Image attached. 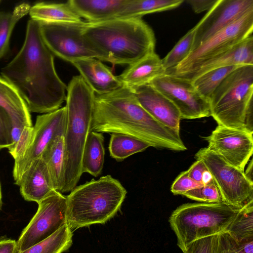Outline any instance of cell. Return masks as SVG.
Masks as SVG:
<instances>
[{"mask_svg":"<svg viewBox=\"0 0 253 253\" xmlns=\"http://www.w3.org/2000/svg\"><path fill=\"white\" fill-rule=\"evenodd\" d=\"M1 74L17 90L30 112L49 113L66 100L67 86L56 72L54 55L43 40L38 21H28L21 49Z\"/></svg>","mask_w":253,"mask_h":253,"instance_id":"1","label":"cell"},{"mask_svg":"<svg viewBox=\"0 0 253 253\" xmlns=\"http://www.w3.org/2000/svg\"><path fill=\"white\" fill-rule=\"evenodd\" d=\"M120 133L150 147L183 151L186 146L177 132L159 122L140 104L133 91L122 87L95 96L90 131Z\"/></svg>","mask_w":253,"mask_h":253,"instance_id":"2","label":"cell"},{"mask_svg":"<svg viewBox=\"0 0 253 253\" xmlns=\"http://www.w3.org/2000/svg\"><path fill=\"white\" fill-rule=\"evenodd\" d=\"M83 33L113 65H130L155 52L153 30L141 18L85 22Z\"/></svg>","mask_w":253,"mask_h":253,"instance_id":"3","label":"cell"},{"mask_svg":"<svg viewBox=\"0 0 253 253\" xmlns=\"http://www.w3.org/2000/svg\"><path fill=\"white\" fill-rule=\"evenodd\" d=\"M95 96L81 75L74 76L67 86L61 193L75 188L83 173V154L90 132Z\"/></svg>","mask_w":253,"mask_h":253,"instance_id":"4","label":"cell"},{"mask_svg":"<svg viewBox=\"0 0 253 253\" xmlns=\"http://www.w3.org/2000/svg\"><path fill=\"white\" fill-rule=\"evenodd\" d=\"M126 190L110 175L76 186L67 198V225L72 230L103 224L120 209Z\"/></svg>","mask_w":253,"mask_h":253,"instance_id":"5","label":"cell"},{"mask_svg":"<svg viewBox=\"0 0 253 253\" xmlns=\"http://www.w3.org/2000/svg\"><path fill=\"white\" fill-rule=\"evenodd\" d=\"M240 210L224 202L187 203L173 211L169 222L183 253L194 241L225 232Z\"/></svg>","mask_w":253,"mask_h":253,"instance_id":"6","label":"cell"},{"mask_svg":"<svg viewBox=\"0 0 253 253\" xmlns=\"http://www.w3.org/2000/svg\"><path fill=\"white\" fill-rule=\"evenodd\" d=\"M253 65L240 66L213 93L211 116L218 125L246 131V115L253 108Z\"/></svg>","mask_w":253,"mask_h":253,"instance_id":"7","label":"cell"},{"mask_svg":"<svg viewBox=\"0 0 253 253\" xmlns=\"http://www.w3.org/2000/svg\"><path fill=\"white\" fill-rule=\"evenodd\" d=\"M85 23L40 22V30L49 50L63 60L71 63L87 58L107 62L105 56L84 34Z\"/></svg>","mask_w":253,"mask_h":253,"instance_id":"8","label":"cell"},{"mask_svg":"<svg viewBox=\"0 0 253 253\" xmlns=\"http://www.w3.org/2000/svg\"><path fill=\"white\" fill-rule=\"evenodd\" d=\"M253 32L252 9L201 44L174 69L166 74L179 76L187 73L203 62L229 50L252 35Z\"/></svg>","mask_w":253,"mask_h":253,"instance_id":"9","label":"cell"},{"mask_svg":"<svg viewBox=\"0 0 253 253\" xmlns=\"http://www.w3.org/2000/svg\"><path fill=\"white\" fill-rule=\"evenodd\" d=\"M195 158L203 162L212 176L224 202L241 209L253 200V182L242 171L230 165L207 147L199 150Z\"/></svg>","mask_w":253,"mask_h":253,"instance_id":"10","label":"cell"},{"mask_svg":"<svg viewBox=\"0 0 253 253\" xmlns=\"http://www.w3.org/2000/svg\"><path fill=\"white\" fill-rule=\"evenodd\" d=\"M38 204L36 213L17 241L19 252L48 238L67 224L66 196L54 190Z\"/></svg>","mask_w":253,"mask_h":253,"instance_id":"11","label":"cell"},{"mask_svg":"<svg viewBox=\"0 0 253 253\" xmlns=\"http://www.w3.org/2000/svg\"><path fill=\"white\" fill-rule=\"evenodd\" d=\"M66 126L65 106L37 116L25 152L19 159L14 160L13 177L15 184L31 164L41 158L45 148L53 139L64 136Z\"/></svg>","mask_w":253,"mask_h":253,"instance_id":"12","label":"cell"},{"mask_svg":"<svg viewBox=\"0 0 253 253\" xmlns=\"http://www.w3.org/2000/svg\"><path fill=\"white\" fill-rule=\"evenodd\" d=\"M150 84L176 107L181 119L211 116L209 101L201 95L191 80L166 74Z\"/></svg>","mask_w":253,"mask_h":253,"instance_id":"13","label":"cell"},{"mask_svg":"<svg viewBox=\"0 0 253 253\" xmlns=\"http://www.w3.org/2000/svg\"><path fill=\"white\" fill-rule=\"evenodd\" d=\"M253 133L218 125L205 137L207 147L234 167L244 171L253 153Z\"/></svg>","mask_w":253,"mask_h":253,"instance_id":"14","label":"cell"},{"mask_svg":"<svg viewBox=\"0 0 253 253\" xmlns=\"http://www.w3.org/2000/svg\"><path fill=\"white\" fill-rule=\"evenodd\" d=\"M252 9H253V0H217L194 26L191 51Z\"/></svg>","mask_w":253,"mask_h":253,"instance_id":"15","label":"cell"},{"mask_svg":"<svg viewBox=\"0 0 253 253\" xmlns=\"http://www.w3.org/2000/svg\"><path fill=\"white\" fill-rule=\"evenodd\" d=\"M142 107L155 119L179 132L180 113L176 107L150 84L129 88Z\"/></svg>","mask_w":253,"mask_h":253,"instance_id":"16","label":"cell"},{"mask_svg":"<svg viewBox=\"0 0 253 253\" xmlns=\"http://www.w3.org/2000/svg\"><path fill=\"white\" fill-rule=\"evenodd\" d=\"M253 65V36H249L229 50L198 65L178 77L191 81L214 69L236 65Z\"/></svg>","mask_w":253,"mask_h":253,"instance_id":"17","label":"cell"},{"mask_svg":"<svg viewBox=\"0 0 253 253\" xmlns=\"http://www.w3.org/2000/svg\"><path fill=\"white\" fill-rule=\"evenodd\" d=\"M16 184L25 200L37 203L54 190L47 167L41 158L31 164Z\"/></svg>","mask_w":253,"mask_h":253,"instance_id":"18","label":"cell"},{"mask_svg":"<svg viewBox=\"0 0 253 253\" xmlns=\"http://www.w3.org/2000/svg\"><path fill=\"white\" fill-rule=\"evenodd\" d=\"M72 64L96 95L106 94L123 86L118 76H115L98 59H83L74 61Z\"/></svg>","mask_w":253,"mask_h":253,"instance_id":"19","label":"cell"},{"mask_svg":"<svg viewBox=\"0 0 253 253\" xmlns=\"http://www.w3.org/2000/svg\"><path fill=\"white\" fill-rule=\"evenodd\" d=\"M166 74L162 60L153 52L129 65L118 77L123 85L133 88L149 84Z\"/></svg>","mask_w":253,"mask_h":253,"instance_id":"20","label":"cell"},{"mask_svg":"<svg viewBox=\"0 0 253 253\" xmlns=\"http://www.w3.org/2000/svg\"><path fill=\"white\" fill-rule=\"evenodd\" d=\"M129 0H70L68 1L88 22H99L118 17Z\"/></svg>","mask_w":253,"mask_h":253,"instance_id":"21","label":"cell"},{"mask_svg":"<svg viewBox=\"0 0 253 253\" xmlns=\"http://www.w3.org/2000/svg\"><path fill=\"white\" fill-rule=\"evenodd\" d=\"M31 19L51 23H81L82 18L68 1L66 3H36L29 10Z\"/></svg>","mask_w":253,"mask_h":253,"instance_id":"22","label":"cell"},{"mask_svg":"<svg viewBox=\"0 0 253 253\" xmlns=\"http://www.w3.org/2000/svg\"><path fill=\"white\" fill-rule=\"evenodd\" d=\"M0 106L10 116L12 121L33 126L30 112L17 90L0 76Z\"/></svg>","mask_w":253,"mask_h":253,"instance_id":"23","label":"cell"},{"mask_svg":"<svg viewBox=\"0 0 253 253\" xmlns=\"http://www.w3.org/2000/svg\"><path fill=\"white\" fill-rule=\"evenodd\" d=\"M104 138L103 134L90 131L83 154L82 171L97 177L102 171L105 157Z\"/></svg>","mask_w":253,"mask_h":253,"instance_id":"24","label":"cell"},{"mask_svg":"<svg viewBox=\"0 0 253 253\" xmlns=\"http://www.w3.org/2000/svg\"><path fill=\"white\" fill-rule=\"evenodd\" d=\"M41 158L47 167L54 190L60 192L65 160L63 136L53 139L45 148Z\"/></svg>","mask_w":253,"mask_h":253,"instance_id":"25","label":"cell"},{"mask_svg":"<svg viewBox=\"0 0 253 253\" xmlns=\"http://www.w3.org/2000/svg\"><path fill=\"white\" fill-rule=\"evenodd\" d=\"M183 2V0H129L117 18H141L145 14L175 8Z\"/></svg>","mask_w":253,"mask_h":253,"instance_id":"26","label":"cell"},{"mask_svg":"<svg viewBox=\"0 0 253 253\" xmlns=\"http://www.w3.org/2000/svg\"><path fill=\"white\" fill-rule=\"evenodd\" d=\"M72 231L67 224L51 236L17 253H62L72 244Z\"/></svg>","mask_w":253,"mask_h":253,"instance_id":"27","label":"cell"},{"mask_svg":"<svg viewBox=\"0 0 253 253\" xmlns=\"http://www.w3.org/2000/svg\"><path fill=\"white\" fill-rule=\"evenodd\" d=\"M149 147L146 142L135 137L120 133H112L108 149L112 158L118 161H122Z\"/></svg>","mask_w":253,"mask_h":253,"instance_id":"28","label":"cell"},{"mask_svg":"<svg viewBox=\"0 0 253 253\" xmlns=\"http://www.w3.org/2000/svg\"><path fill=\"white\" fill-rule=\"evenodd\" d=\"M31 6L26 2L16 6L10 12H0V59L7 53L13 30L17 23L29 13Z\"/></svg>","mask_w":253,"mask_h":253,"instance_id":"29","label":"cell"},{"mask_svg":"<svg viewBox=\"0 0 253 253\" xmlns=\"http://www.w3.org/2000/svg\"><path fill=\"white\" fill-rule=\"evenodd\" d=\"M225 232L237 242L253 240V200L240 209Z\"/></svg>","mask_w":253,"mask_h":253,"instance_id":"30","label":"cell"},{"mask_svg":"<svg viewBox=\"0 0 253 253\" xmlns=\"http://www.w3.org/2000/svg\"><path fill=\"white\" fill-rule=\"evenodd\" d=\"M242 65L230 66L212 69L191 81L197 91L209 101L217 87L233 71Z\"/></svg>","mask_w":253,"mask_h":253,"instance_id":"31","label":"cell"},{"mask_svg":"<svg viewBox=\"0 0 253 253\" xmlns=\"http://www.w3.org/2000/svg\"><path fill=\"white\" fill-rule=\"evenodd\" d=\"M195 27L190 29L174 46L162 60L166 73L174 69L187 58L191 52L193 43Z\"/></svg>","mask_w":253,"mask_h":253,"instance_id":"32","label":"cell"},{"mask_svg":"<svg viewBox=\"0 0 253 253\" xmlns=\"http://www.w3.org/2000/svg\"><path fill=\"white\" fill-rule=\"evenodd\" d=\"M33 126L12 121V143L7 149L14 160L19 159L25 152L31 137Z\"/></svg>","mask_w":253,"mask_h":253,"instance_id":"33","label":"cell"},{"mask_svg":"<svg viewBox=\"0 0 253 253\" xmlns=\"http://www.w3.org/2000/svg\"><path fill=\"white\" fill-rule=\"evenodd\" d=\"M183 195L191 200L202 203H216L223 202L219 190L214 182L190 190Z\"/></svg>","mask_w":253,"mask_h":253,"instance_id":"34","label":"cell"},{"mask_svg":"<svg viewBox=\"0 0 253 253\" xmlns=\"http://www.w3.org/2000/svg\"><path fill=\"white\" fill-rule=\"evenodd\" d=\"M12 127L10 116L0 106V149L8 148L11 145Z\"/></svg>","mask_w":253,"mask_h":253,"instance_id":"35","label":"cell"},{"mask_svg":"<svg viewBox=\"0 0 253 253\" xmlns=\"http://www.w3.org/2000/svg\"><path fill=\"white\" fill-rule=\"evenodd\" d=\"M217 235L198 239L189 244L183 253H215Z\"/></svg>","mask_w":253,"mask_h":253,"instance_id":"36","label":"cell"},{"mask_svg":"<svg viewBox=\"0 0 253 253\" xmlns=\"http://www.w3.org/2000/svg\"><path fill=\"white\" fill-rule=\"evenodd\" d=\"M203 185L193 179L188 175L187 170L180 173L171 185L170 191L174 195H183L190 190Z\"/></svg>","mask_w":253,"mask_h":253,"instance_id":"37","label":"cell"},{"mask_svg":"<svg viewBox=\"0 0 253 253\" xmlns=\"http://www.w3.org/2000/svg\"><path fill=\"white\" fill-rule=\"evenodd\" d=\"M215 253H237L233 240L226 232H223L217 235Z\"/></svg>","mask_w":253,"mask_h":253,"instance_id":"38","label":"cell"},{"mask_svg":"<svg viewBox=\"0 0 253 253\" xmlns=\"http://www.w3.org/2000/svg\"><path fill=\"white\" fill-rule=\"evenodd\" d=\"M207 168L201 160H197L187 170L189 176L194 181L202 184V177Z\"/></svg>","mask_w":253,"mask_h":253,"instance_id":"39","label":"cell"},{"mask_svg":"<svg viewBox=\"0 0 253 253\" xmlns=\"http://www.w3.org/2000/svg\"><path fill=\"white\" fill-rule=\"evenodd\" d=\"M217 0H186L194 12L200 13L208 11L215 4Z\"/></svg>","mask_w":253,"mask_h":253,"instance_id":"40","label":"cell"},{"mask_svg":"<svg viewBox=\"0 0 253 253\" xmlns=\"http://www.w3.org/2000/svg\"><path fill=\"white\" fill-rule=\"evenodd\" d=\"M17 242L10 239H0V253H17Z\"/></svg>","mask_w":253,"mask_h":253,"instance_id":"41","label":"cell"},{"mask_svg":"<svg viewBox=\"0 0 253 253\" xmlns=\"http://www.w3.org/2000/svg\"><path fill=\"white\" fill-rule=\"evenodd\" d=\"M232 239L237 253H253V240L237 242Z\"/></svg>","mask_w":253,"mask_h":253,"instance_id":"42","label":"cell"},{"mask_svg":"<svg viewBox=\"0 0 253 253\" xmlns=\"http://www.w3.org/2000/svg\"><path fill=\"white\" fill-rule=\"evenodd\" d=\"M214 182L211 174L207 169L203 174L202 183L203 185L208 184Z\"/></svg>","mask_w":253,"mask_h":253,"instance_id":"43","label":"cell"},{"mask_svg":"<svg viewBox=\"0 0 253 253\" xmlns=\"http://www.w3.org/2000/svg\"><path fill=\"white\" fill-rule=\"evenodd\" d=\"M253 159H251L249 164L245 170V171H244L245 175L247 177V178L250 180L251 181L253 182Z\"/></svg>","mask_w":253,"mask_h":253,"instance_id":"44","label":"cell"},{"mask_svg":"<svg viewBox=\"0 0 253 253\" xmlns=\"http://www.w3.org/2000/svg\"><path fill=\"white\" fill-rule=\"evenodd\" d=\"M2 205V193H1V185L0 182V210L1 209Z\"/></svg>","mask_w":253,"mask_h":253,"instance_id":"45","label":"cell"},{"mask_svg":"<svg viewBox=\"0 0 253 253\" xmlns=\"http://www.w3.org/2000/svg\"><path fill=\"white\" fill-rule=\"evenodd\" d=\"M0 1H1L0 0Z\"/></svg>","mask_w":253,"mask_h":253,"instance_id":"46","label":"cell"}]
</instances>
